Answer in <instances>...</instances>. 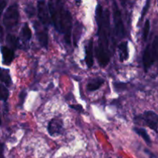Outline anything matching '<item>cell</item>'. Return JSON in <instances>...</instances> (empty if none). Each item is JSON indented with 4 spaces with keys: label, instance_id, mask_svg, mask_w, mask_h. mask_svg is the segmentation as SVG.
<instances>
[{
    "label": "cell",
    "instance_id": "obj_1",
    "mask_svg": "<svg viewBox=\"0 0 158 158\" xmlns=\"http://www.w3.org/2000/svg\"><path fill=\"white\" fill-rule=\"evenodd\" d=\"M110 13L108 9L103 12L100 4L96 9V22L98 28V46L97 50V57L101 67H105L110 60V40L111 35Z\"/></svg>",
    "mask_w": 158,
    "mask_h": 158
},
{
    "label": "cell",
    "instance_id": "obj_2",
    "mask_svg": "<svg viewBox=\"0 0 158 158\" xmlns=\"http://www.w3.org/2000/svg\"><path fill=\"white\" fill-rule=\"evenodd\" d=\"M48 7L54 28L57 32L64 35L65 42L69 46L73 28L72 15L70 12L60 1H49Z\"/></svg>",
    "mask_w": 158,
    "mask_h": 158
},
{
    "label": "cell",
    "instance_id": "obj_3",
    "mask_svg": "<svg viewBox=\"0 0 158 158\" xmlns=\"http://www.w3.org/2000/svg\"><path fill=\"white\" fill-rule=\"evenodd\" d=\"M19 10L17 3H13L6 9L2 19V24L7 31L15 29L19 23Z\"/></svg>",
    "mask_w": 158,
    "mask_h": 158
},
{
    "label": "cell",
    "instance_id": "obj_4",
    "mask_svg": "<svg viewBox=\"0 0 158 158\" xmlns=\"http://www.w3.org/2000/svg\"><path fill=\"white\" fill-rule=\"evenodd\" d=\"M157 59H158V35L156 36L151 44L147 46L143 52L142 60L145 72L149 69Z\"/></svg>",
    "mask_w": 158,
    "mask_h": 158
},
{
    "label": "cell",
    "instance_id": "obj_5",
    "mask_svg": "<svg viewBox=\"0 0 158 158\" xmlns=\"http://www.w3.org/2000/svg\"><path fill=\"white\" fill-rule=\"evenodd\" d=\"M113 19L114 25V35L117 40H121L125 36V29L123 26L121 12L116 2H113Z\"/></svg>",
    "mask_w": 158,
    "mask_h": 158
},
{
    "label": "cell",
    "instance_id": "obj_6",
    "mask_svg": "<svg viewBox=\"0 0 158 158\" xmlns=\"http://www.w3.org/2000/svg\"><path fill=\"white\" fill-rule=\"evenodd\" d=\"M135 120H140L143 122V124L148 126L155 132H158V115L154 111H145L140 115L137 116Z\"/></svg>",
    "mask_w": 158,
    "mask_h": 158
},
{
    "label": "cell",
    "instance_id": "obj_7",
    "mask_svg": "<svg viewBox=\"0 0 158 158\" xmlns=\"http://www.w3.org/2000/svg\"><path fill=\"white\" fill-rule=\"evenodd\" d=\"M33 27L35 29L36 39L38 40L39 43L43 47L47 49L48 43H49V34H48L47 27L40 24L39 22H33Z\"/></svg>",
    "mask_w": 158,
    "mask_h": 158
},
{
    "label": "cell",
    "instance_id": "obj_8",
    "mask_svg": "<svg viewBox=\"0 0 158 158\" xmlns=\"http://www.w3.org/2000/svg\"><path fill=\"white\" fill-rule=\"evenodd\" d=\"M37 15L40 23L45 26H49L52 23L49 7L45 1H39L37 2Z\"/></svg>",
    "mask_w": 158,
    "mask_h": 158
},
{
    "label": "cell",
    "instance_id": "obj_9",
    "mask_svg": "<svg viewBox=\"0 0 158 158\" xmlns=\"http://www.w3.org/2000/svg\"><path fill=\"white\" fill-rule=\"evenodd\" d=\"M63 130V121L60 117H54L48 123L47 131L51 137L61 135Z\"/></svg>",
    "mask_w": 158,
    "mask_h": 158
},
{
    "label": "cell",
    "instance_id": "obj_10",
    "mask_svg": "<svg viewBox=\"0 0 158 158\" xmlns=\"http://www.w3.org/2000/svg\"><path fill=\"white\" fill-rule=\"evenodd\" d=\"M94 39L91 38L88 42L86 47V56L85 62L88 68H91L94 66Z\"/></svg>",
    "mask_w": 158,
    "mask_h": 158
},
{
    "label": "cell",
    "instance_id": "obj_11",
    "mask_svg": "<svg viewBox=\"0 0 158 158\" xmlns=\"http://www.w3.org/2000/svg\"><path fill=\"white\" fill-rule=\"evenodd\" d=\"M1 52L2 55L3 64L7 65V66L10 65L15 58L14 50H12L11 48H9L8 46H2Z\"/></svg>",
    "mask_w": 158,
    "mask_h": 158
},
{
    "label": "cell",
    "instance_id": "obj_12",
    "mask_svg": "<svg viewBox=\"0 0 158 158\" xmlns=\"http://www.w3.org/2000/svg\"><path fill=\"white\" fill-rule=\"evenodd\" d=\"M104 83V80L100 77L93 78L89 80L86 84V90L89 92H94L97 90L101 87L102 85Z\"/></svg>",
    "mask_w": 158,
    "mask_h": 158
},
{
    "label": "cell",
    "instance_id": "obj_13",
    "mask_svg": "<svg viewBox=\"0 0 158 158\" xmlns=\"http://www.w3.org/2000/svg\"><path fill=\"white\" fill-rule=\"evenodd\" d=\"M119 58L120 62H124L129 58V51H128L127 41H123L118 45Z\"/></svg>",
    "mask_w": 158,
    "mask_h": 158
},
{
    "label": "cell",
    "instance_id": "obj_14",
    "mask_svg": "<svg viewBox=\"0 0 158 158\" xmlns=\"http://www.w3.org/2000/svg\"><path fill=\"white\" fill-rule=\"evenodd\" d=\"M83 29V25L80 22H76L73 28V44L75 46H77L80 39L81 38Z\"/></svg>",
    "mask_w": 158,
    "mask_h": 158
},
{
    "label": "cell",
    "instance_id": "obj_15",
    "mask_svg": "<svg viewBox=\"0 0 158 158\" xmlns=\"http://www.w3.org/2000/svg\"><path fill=\"white\" fill-rule=\"evenodd\" d=\"M20 37L23 42L27 43V42L30 41L31 38H32V31H31L28 23H26L23 24V28L21 29V32H20Z\"/></svg>",
    "mask_w": 158,
    "mask_h": 158
},
{
    "label": "cell",
    "instance_id": "obj_16",
    "mask_svg": "<svg viewBox=\"0 0 158 158\" xmlns=\"http://www.w3.org/2000/svg\"><path fill=\"white\" fill-rule=\"evenodd\" d=\"M133 130H134V131L136 133V134H138L140 137H142V139H143V140L146 142L147 144L149 145V146H151V137H150L149 134H148V132H147L146 130L143 129V128L137 127H135L133 128Z\"/></svg>",
    "mask_w": 158,
    "mask_h": 158
},
{
    "label": "cell",
    "instance_id": "obj_17",
    "mask_svg": "<svg viewBox=\"0 0 158 158\" xmlns=\"http://www.w3.org/2000/svg\"><path fill=\"white\" fill-rule=\"evenodd\" d=\"M1 81L4 83L6 87H9L12 84V79H11L9 71L6 69H2L1 70Z\"/></svg>",
    "mask_w": 158,
    "mask_h": 158
},
{
    "label": "cell",
    "instance_id": "obj_18",
    "mask_svg": "<svg viewBox=\"0 0 158 158\" xmlns=\"http://www.w3.org/2000/svg\"><path fill=\"white\" fill-rule=\"evenodd\" d=\"M6 40L12 50H15V49H16L17 48L19 47V39L17 38L15 35H12V34H8V35H6Z\"/></svg>",
    "mask_w": 158,
    "mask_h": 158
},
{
    "label": "cell",
    "instance_id": "obj_19",
    "mask_svg": "<svg viewBox=\"0 0 158 158\" xmlns=\"http://www.w3.org/2000/svg\"><path fill=\"white\" fill-rule=\"evenodd\" d=\"M113 86L117 93H121L123 91L126 90L127 89V83H122V82H114L113 83Z\"/></svg>",
    "mask_w": 158,
    "mask_h": 158
},
{
    "label": "cell",
    "instance_id": "obj_20",
    "mask_svg": "<svg viewBox=\"0 0 158 158\" xmlns=\"http://www.w3.org/2000/svg\"><path fill=\"white\" fill-rule=\"evenodd\" d=\"M150 29H151V24H150V20L147 19L145 21L144 25H143V33H142V38L144 42H147L148 36H149L150 33Z\"/></svg>",
    "mask_w": 158,
    "mask_h": 158
},
{
    "label": "cell",
    "instance_id": "obj_21",
    "mask_svg": "<svg viewBox=\"0 0 158 158\" xmlns=\"http://www.w3.org/2000/svg\"><path fill=\"white\" fill-rule=\"evenodd\" d=\"M9 89H7V87H6L3 83H2L1 86H0V97H1V100H2V101L6 102L7 101L8 98H9Z\"/></svg>",
    "mask_w": 158,
    "mask_h": 158
},
{
    "label": "cell",
    "instance_id": "obj_22",
    "mask_svg": "<svg viewBox=\"0 0 158 158\" xmlns=\"http://www.w3.org/2000/svg\"><path fill=\"white\" fill-rule=\"evenodd\" d=\"M24 11L29 18H32V17L35 16V9L33 6V5L31 4V3H29V4L26 5V6H25L24 8Z\"/></svg>",
    "mask_w": 158,
    "mask_h": 158
},
{
    "label": "cell",
    "instance_id": "obj_23",
    "mask_svg": "<svg viewBox=\"0 0 158 158\" xmlns=\"http://www.w3.org/2000/svg\"><path fill=\"white\" fill-rule=\"evenodd\" d=\"M26 96H27V93H26V89H23V90L19 93V103H18L19 106H23V103H24L25 102V100H26Z\"/></svg>",
    "mask_w": 158,
    "mask_h": 158
},
{
    "label": "cell",
    "instance_id": "obj_24",
    "mask_svg": "<svg viewBox=\"0 0 158 158\" xmlns=\"http://www.w3.org/2000/svg\"><path fill=\"white\" fill-rule=\"evenodd\" d=\"M150 3H151V2L148 1L146 2V4H145V6H143V9H142V14H141V17H140V21L143 19L145 15H146L147 12H148V9H149L150 8Z\"/></svg>",
    "mask_w": 158,
    "mask_h": 158
},
{
    "label": "cell",
    "instance_id": "obj_25",
    "mask_svg": "<svg viewBox=\"0 0 158 158\" xmlns=\"http://www.w3.org/2000/svg\"><path fill=\"white\" fill-rule=\"evenodd\" d=\"M69 107H70L71 109L75 110L78 111V112L80 113H83V111H84L83 106L80 104H70L69 105Z\"/></svg>",
    "mask_w": 158,
    "mask_h": 158
},
{
    "label": "cell",
    "instance_id": "obj_26",
    "mask_svg": "<svg viewBox=\"0 0 158 158\" xmlns=\"http://www.w3.org/2000/svg\"><path fill=\"white\" fill-rule=\"evenodd\" d=\"M144 152L146 153V154L148 156V157H149V158H157V157H156L155 154H154V153L151 152V151H150V150L145 149L144 150Z\"/></svg>",
    "mask_w": 158,
    "mask_h": 158
},
{
    "label": "cell",
    "instance_id": "obj_27",
    "mask_svg": "<svg viewBox=\"0 0 158 158\" xmlns=\"http://www.w3.org/2000/svg\"><path fill=\"white\" fill-rule=\"evenodd\" d=\"M6 1H1V2H0V6H1V9H0V12H3V9H4V8L6 7Z\"/></svg>",
    "mask_w": 158,
    "mask_h": 158
},
{
    "label": "cell",
    "instance_id": "obj_28",
    "mask_svg": "<svg viewBox=\"0 0 158 158\" xmlns=\"http://www.w3.org/2000/svg\"><path fill=\"white\" fill-rule=\"evenodd\" d=\"M109 158H111V157H109Z\"/></svg>",
    "mask_w": 158,
    "mask_h": 158
}]
</instances>
